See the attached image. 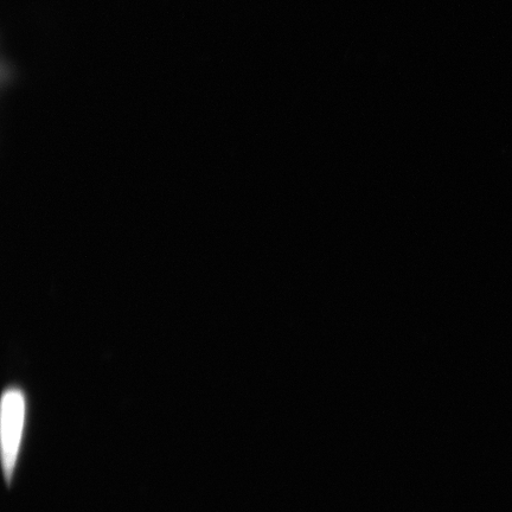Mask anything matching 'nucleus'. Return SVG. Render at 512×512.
<instances>
[{
    "label": "nucleus",
    "mask_w": 512,
    "mask_h": 512,
    "mask_svg": "<svg viewBox=\"0 0 512 512\" xmlns=\"http://www.w3.org/2000/svg\"><path fill=\"white\" fill-rule=\"evenodd\" d=\"M25 400L21 390L9 389L2 400V451L5 477L10 482L21 446Z\"/></svg>",
    "instance_id": "nucleus-1"
}]
</instances>
